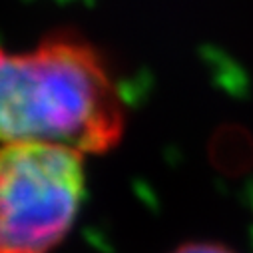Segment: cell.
I'll use <instances>...</instances> for the list:
<instances>
[{"instance_id": "6da1fadb", "label": "cell", "mask_w": 253, "mask_h": 253, "mask_svg": "<svg viewBox=\"0 0 253 253\" xmlns=\"http://www.w3.org/2000/svg\"><path fill=\"white\" fill-rule=\"evenodd\" d=\"M126 108L98 52L52 36L30 52L0 46V142L104 154L120 144Z\"/></svg>"}, {"instance_id": "7a4b0ae2", "label": "cell", "mask_w": 253, "mask_h": 253, "mask_svg": "<svg viewBox=\"0 0 253 253\" xmlns=\"http://www.w3.org/2000/svg\"><path fill=\"white\" fill-rule=\"evenodd\" d=\"M84 156L66 148H0V253H50L84 198Z\"/></svg>"}, {"instance_id": "3957f363", "label": "cell", "mask_w": 253, "mask_h": 253, "mask_svg": "<svg viewBox=\"0 0 253 253\" xmlns=\"http://www.w3.org/2000/svg\"><path fill=\"white\" fill-rule=\"evenodd\" d=\"M171 253H233V251L227 249L225 245L211 243V241H189V243L179 245Z\"/></svg>"}]
</instances>
